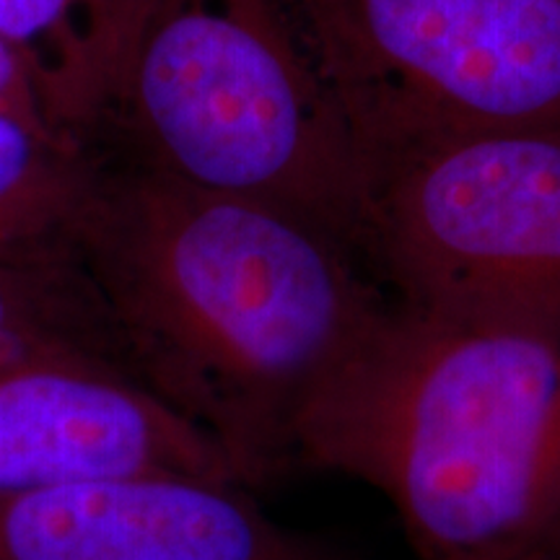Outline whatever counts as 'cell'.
Segmentation results:
<instances>
[{
  "label": "cell",
  "mask_w": 560,
  "mask_h": 560,
  "mask_svg": "<svg viewBox=\"0 0 560 560\" xmlns=\"http://www.w3.org/2000/svg\"><path fill=\"white\" fill-rule=\"evenodd\" d=\"M86 149L68 247L132 374L255 493L291 470L301 416L392 299L310 223Z\"/></svg>",
  "instance_id": "6da1fadb"
},
{
  "label": "cell",
  "mask_w": 560,
  "mask_h": 560,
  "mask_svg": "<svg viewBox=\"0 0 560 560\" xmlns=\"http://www.w3.org/2000/svg\"><path fill=\"white\" fill-rule=\"evenodd\" d=\"M122 475L242 486L226 457L122 363L83 353L0 361V495Z\"/></svg>",
  "instance_id": "8992f818"
},
{
  "label": "cell",
  "mask_w": 560,
  "mask_h": 560,
  "mask_svg": "<svg viewBox=\"0 0 560 560\" xmlns=\"http://www.w3.org/2000/svg\"><path fill=\"white\" fill-rule=\"evenodd\" d=\"M252 490L122 475L0 495V560H348L272 520Z\"/></svg>",
  "instance_id": "52a82bcc"
},
{
  "label": "cell",
  "mask_w": 560,
  "mask_h": 560,
  "mask_svg": "<svg viewBox=\"0 0 560 560\" xmlns=\"http://www.w3.org/2000/svg\"><path fill=\"white\" fill-rule=\"evenodd\" d=\"M366 262L405 312L560 340V125L462 138L384 172Z\"/></svg>",
  "instance_id": "5b68a950"
},
{
  "label": "cell",
  "mask_w": 560,
  "mask_h": 560,
  "mask_svg": "<svg viewBox=\"0 0 560 560\" xmlns=\"http://www.w3.org/2000/svg\"><path fill=\"white\" fill-rule=\"evenodd\" d=\"M52 353L102 355L130 369L70 247L0 260V361Z\"/></svg>",
  "instance_id": "30bf717a"
},
{
  "label": "cell",
  "mask_w": 560,
  "mask_h": 560,
  "mask_svg": "<svg viewBox=\"0 0 560 560\" xmlns=\"http://www.w3.org/2000/svg\"><path fill=\"white\" fill-rule=\"evenodd\" d=\"M81 140L310 223L369 268L366 179L285 0H136Z\"/></svg>",
  "instance_id": "3957f363"
},
{
  "label": "cell",
  "mask_w": 560,
  "mask_h": 560,
  "mask_svg": "<svg viewBox=\"0 0 560 560\" xmlns=\"http://www.w3.org/2000/svg\"><path fill=\"white\" fill-rule=\"evenodd\" d=\"M86 174L83 140L0 109V260L66 249Z\"/></svg>",
  "instance_id": "9c48e42d"
},
{
  "label": "cell",
  "mask_w": 560,
  "mask_h": 560,
  "mask_svg": "<svg viewBox=\"0 0 560 560\" xmlns=\"http://www.w3.org/2000/svg\"><path fill=\"white\" fill-rule=\"evenodd\" d=\"M535 560H560V529L558 535L548 542V548H545Z\"/></svg>",
  "instance_id": "7c38bea8"
},
{
  "label": "cell",
  "mask_w": 560,
  "mask_h": 560,
  "mask_svg": "<svg viewBox=\"0 0 560 560\" xmlns=\"http://www.w3.org/2000/svg\"><path fill=\"white\" fill-rule=\"evenodd\" d=\"M293 467L380 493L423 560H535L560 529V340L392 304L301 416Z\"/></svg>",
  "instance_id": "7a4b0ae2"
},
{
  "label": "cell",
  "mask_w": 560,
  "mask_h": 560,
  "mask_svg": "<svg viewBox=\"0 0 560 560\" xmlns=\"http://www.w3.org/2000/svg\"><path fill=\"white\" fill-rule=\"evenodd\" d=\"M0 109H9L13 115L52 128L47 122L37 89H34L24 62L19 60V55L11 50V45L3 37H0Z\"/></svg>",
  "instance_id": "8fae6325"
},
{
  "label": "cell",
  "mask_w": 560,
  "mask_h": 560,
  "mask_svg": "<svg viewBox=\"0 0 560 560\" xmlns=\"http://www.w3.org/2000/svg\"><path fill=\"white\" fill-rule=\"evenodd\" d=\"M366 190L486 132L560 125V0H285Z\"/></svg>",
  "instance_id": "277c9868"
},
{
  "label": "cell",
  "mask_w": 560,
  "mask_h": 560,
  "mask_svg": "<svg viewBox=\"0 0 560 560\" xmlns=\"http://www.w3.org/2000/svg\"><path fill=\"white\" fill-rule=\"evenodd\" d=\"M136 0H0V37L24 62L47 122L86 136Z\"/></svg>",
  "instance_id": "ba28073f"
}]
</instances>
